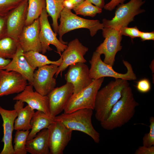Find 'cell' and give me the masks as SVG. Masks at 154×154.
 <instances>
[{"mask_svg": "<svg viewBox=\"0 0 154 154\" xmlns=\"http://www.w3.org/2000/svg\"><path fill=\"white\" fill-rule=\"evenodd\" d=\"M14 109L17 113V118L14 121V130H27L31 129V120L35 113L34 110L28 105L24 107V102L16 101Z\"/></svg>", "mask_w": 154, "mask_h": 154, "instance_id": "obj_21", "label": "cell"}, {"mask_svg": "<svg viewBox=\"0 0 154 154\" xmlns=\"http://www.w3.org/2000/svg\"><path fill=\"white\" fill-rule=\"evenodd\" d=\"M0 115L3 123V135L1 142L3 147L0 154H14L12 145V134L14 129V121L17 117L15 110H7L0 106Z\"/></svg>", "mask_w": 154, "mask_h": 154, "instance_id": "obj_19", "label": "cell"}, {"mask_svg": "<svg viewBox=\"0 0 154 154\" xmlns=\"http://www.w3.org/2000/svg\"><path fill=\"white\" fill-rule=\"evenodd\" d=\"M65 0H46V9L49 16L51 17L52 26L54 32L57 35L58 24V19L60 17L62 11L64 8Z\"/></svg>", "mask_w": 154, "mask_h": 154, "instance_id": "obj_25", "label": "cell"}, {"mask_svg": "<svg viewBox=\"0 0 154 154\" xmlns=\"http://www.w3.org/2000/svg\"><path fill=\"white\" fill-rule=\"evenodd\" d=\"M50 154H62L71 140L72 131L55 120L48 128Z\"/></svg>", "mask_w": 154, "mask_h": 154, "instance_id": "obj_10", "label": "cell"}, {"mask_svg": "<svg viewBox=\"0 0 154 154\" xmlns=\"http://www.w3.org/2000/svg\"><path fill=\"white\" fill-rule=\"evenodd\" d=\"M26 149L31 154H50L48 129L42 130L33 138L27 140Z\"/></svg>", "mask_w": 154, "mask_h": 154, "instance_id": "obj_22", "label": "cell"}, {"mask_svg": "<svg viewBox=\"0 0 154 154\" xmlns=\"http://www.w3.org/2000/svg\"><path fill=\"white\" fill-rule=\"evenodd\" d=\"M104 77L94 79L88 86L78 93L72 94L64 110V113L78 110L89 108L94 110L96 96L104 81Z\"/></svg>", "mask_w": 154, "mask_h": 154, "instance_id": "obj_7", "label": "cell"}, {"mask_svg": "<svg viewBox=\"0 0 154 154\" xmlns=\"http://www.w3.org/2000/svg\"><path fill=\"white\" fill-rule=\"evenodd\" d=\"M60 23L58 27V33L59 40L63 44H66L68 42L64 41L62 37L65 34L72 30L80 28L89 29L91 36L93 37L99 30L104 27L103 23L99 20H89L80 17L73 13L71 10L64 7L60 15Z\"/></svg>", "mask_w": 154, "mask_h": 154, "instance_id": "obj_4", "label": "cell"}, {"mask_svg": "<svg viewBox=\"0 0 154 154\" xmlns=\"http://www.w3.org/2000/svg\"><path fill=\"white\" fill-rule=\"evenodd\" d=\"M85 0H65L64 3V7L73 9Z\"/></svg>", "mask_w": 154, "mask_h": 154, "instance_id": "obj_37", "label": "cell"}, {"mask_svg": "<svg viewBox=\"0 0 154 154\" xmlns=\"http://www.w3.org/2000/svg\"><path fill=\"white\" fill-rule=\"evenodd\" d=\"M136 87L139 92L143 93L149 92L151 88V83L147 78L142 79L138 81Z\"/></svg>", "mask_w": 154, "mask_h": 154, "instance_id": "obj_33", "label": "cell"}, {"mask_svg": "<svg viewBox=\"0 0 154 154\" xmlns=\"http://www.w3.org/2000/svg\"><path fill=\"white\" fill-rule=\"evenodd\" d=\"M100 55L95 51L93 53L91 60H89L91 65L89 69L90 74L93 79L107 77L127 80H135L137 79L136 76L133 72L132 66L128 62L123 60V63L127 68V72L125 74L120 73L116 72L112 66L102 61Z\"/></svg>", "mask_w": 154, "mask_h": 154, "instance_id": "obj_5", "label": "cell"}, {"mask_svg": "<svg viewBox=\"0 0 154 154\" xmlns=\"http://www.w3.org/2000/svg\"><path fill=\"white\" fill-rule=\"evenodd\" d=\"M121 35L128 36L131 38L140 37L141 31L136 26L133 27H128L122 28L120 29Z\"/></svg>", "mask_w": 154, "mask_h": 154, "instance_id": "obj_32", "label": "cell"}, {"mask_svg": "<svg viewBox=\"0 0 154 154\" xmlns=\"http://www.w3.org/2000/svg\"><path fill=\"white\" fill-rule=\"evenodd\" d=\"M88 50V48L83 45L78 38L70 41L62 54L60 55L62 60L55 74L56 77L60 73L62 76V72L70 65L77 63L86 62L84 56Z\"/></svg>", "mask_w": 154, "mask_h": 154, "instance_id": "obj_13", "label": "cell"}, {"mask_svg": "<svg viewBox=\"0 0 154 154\" xmlns=\"http://www.w3.org/2000/svg\"><path fill=\"white\" fill-rule=\"evenodd\" d=\"M24 52L19 44L17 52L10 62L6 66L0 69L9 71H14L21 74L32 85L35 69L28 63L24 55Z\"/></svg>", "mask_w": 154, "mask_h": 154, "instance_id": "obj_20", "label": "cell"}, {"mask_svg": "<svg viewBox=\"0 0 154 154\" xmlns=\"http://www.w3.org/2000/svg\"><path fill=\"white\" fill-rule=\"evenodd\" d=\"M145 3L143 0H130L125 4H119L116 9L114 16L111 20H102L104 27L119 30L127 27L133 21L135 16L144 12L145 10L141 9V7Z\"/></svg>", "mask_w": 154, "mask_h": 154, "instance_id": "obj_6", "label": "cell"}, {"mask_svg": "<svg viewBox=\"0 0 154 154\" xmlns=\"http://www.w3.org/2000/svg\"><path fill=\"white\" fill-rule=\"evenodd\" d=\"M9 59H5L0 57V69L7 66L11 61Z\"/></svg>", "mask_w": 154, "mask_h": 154, "instance_id": "obj_40", "label": "cell"}, {"mask_svg": "<svg viewBox=\"0 0 154 154\" xmlns=\"http://www.w3.org/2000/svg\"><path fill=\"white\" fill-rule=\"evenodd\" d=\"M102 30V36L105 39L95 51L101 55L104 54L103 62L113 66L116 53L122 48L121 43L122 35L120 30L111 27H104Z\"/></svg>", "mask_w": 154, "mask_h": 154, "instance_id": "obj_8", "label": "cell"}, {"mask_svg": "<svg viewBox=\"0 0 154 154\" xmlns=\"http://www.w3.org/2000/svg\"><path fill=\"white\" fill-rule=\"evenodd\" d=\"M40 30L39 18L35 20L31 24L24 26L18 40L24 52L30 51L41 52L39 37Z\"/></svg>", "mask_w": 154, "mask_h": 154, "instance_id": "obj_17", "label": "cell"}, {"mask_svg": "<svg viewBox=\"0 0 154 154\" xmlns=\"http://www.w3.org/2000/svg\"><path fill=\"white\" fill-rule=\"evenodd\" d=\"M19 43L18 41L9 37L0 40V57L12 58L15 54Z\"/></svg>", "mask_w": 154, "mask_h": 154, "instance_id": "obj_27", "label": "cell"}, {"mask_svg": "<svg viewBox=\"0 0 154 154\" xmlns=\"http://www.w3.org/2000/svg\"><path fill=\"white\" fill-rule=\"evenodd\" d=\"M95 6L102 9L105 5L104 0H87Z\"/></svg>", "mask_w": 154, "mask_h": 154, "instance_id": "obj_39", "label": "cell"}, {"mask_svg": "<svg viewBox=\"0 0 154 154\" xmlns=\"http://www.w3.org/2000/svg\"><path fill=\"white\" fill-rule=\"evenodd\" d=\"M139 37L142 41L154 40V32H144L141 31Z\"/></svg>", "mask_w": 154, "mask_h": 154, "instance_id": "obj_38", "label": "cell"}, {"mask_svg": "<svg viewBox=\"0 0 154 154\" xmlns=\"http://www.w3.org/2000/svg\"><path fill=\"white\" fill-rule=\"evenodd\" d=\"M149 132L146 133L143 139V146L150 147L154 146V117L153 116L149 118Z\"/></svg>", "mask_w": 154, "mask_h": 154, "instance_id": "obj_31", "label": "cell"}, {"mask_svg": "<svg viewBox=\"0 0 154 154\" xmlns=\"http://www.w3.org/2000/svg\"><path fill=\"white\" fill-rule=\"evenodd\" d=\"M135 154H154V146L146 147L143 146H140L134 153Z\"/></svg>", "mask_w": 154, "mask_h": 154, "instance_id": "obj_34", "label": "cell"}, {"mask_svg": "<svg viewBox=\"0 0 154 154\" xmlns=\"http://www.w3.org/2000/svg\"><path fill=\"white\" fill-rule=\"evenodd\" d=\"M24 0H0V17H5Z\"/></svg>", "mask_w": 154, "mask_h": 154, "instance_id": "obj_30", "label": "cell"}, {"mask_svg": "<svg viewBox=\"0 0 154 154\" xmlns=\"http://www.w3.org/2000/svg\"><path fill=\"white\" fill-rule=\"evenodd\" d=\"M67 82L72 83L74 86L73 94H76L88 86L93 80L90 74L89 69L84 63H77L69 66L65 74Z\"/></svg>", "mask_w": 154, "mask_h": 154, "instance_id": "obj_14", "label": "cell"}, {"mask_svg": "<svg viewBox=\"0 0 154 154\" xmlns=\"http://www.w3.org/2000/svg\"><path fill=\"white\" fill-rule=\"evenodd\" d=\"M73 9L76 15L92 17H94L97 14H100L102 11V9L93 5L87 0H85Z\"/></svg>", "mask_w": 154, "mask_h": 154, "instance_id": "obj_29", "label": "cell"}, {"mask_svg": "<svg viewBox=\"0 0 154 154\" xmlns=\"http://www.w3.org/2000/svg\"><path fill=\"white\" fill-rule=\"evenodd\" d=\"M59 66L55 64L47 65L38 68L34 71L32 86L36 91L46 96L55 88L56 81L54 76Z\"/></svg>", "mask_w": 154, "mask_h": 154, "instance_id": "obj_11", "label": "cell"}, {"mask_svg": "<svg viewBox=\"0 0 154 154\" xmlns=\"http://www.w3.org/2000/svg\"><path fill=\"white\" fill-rule=\"evenodd\" d=\"M7 37L6 16L0 17V40Z\"/></svg>", "mask_w": 154, "mask_h": 154, "instance_id": "obj_35", "label": "cell"}, {"mask_svg": "<svg viewBox=\"0 0 154 154\" xmlns=\"http://www.w3.org/2000/svg\"><path fill=\"white\" fill-rule=\"evenodd\" d=\"M28 7V1L24 0L6 16L7 37L18 41L25 26Z\"/></svg>", "mask_w": 154, "mask_h": 154, "instance_id": "obj_12", "label": "cell"}, {"mask_svg": "<svg viewBox=\"0 0 154 154\" xmlns=\"http://www.w3.org/2000/svg\"><path fill=\"white\" fill-rule=\"evenodd\" d=\"M93 110L82 109L56 116L54 119L61 122L66 128L73 131L83 132L90 136L96 143L100 141V134L92 123Z\"/></svg>", "mask_w": 154, "mask_h": 154, "instance_id": "obj_3", "label": "cell"}, {"mask_svg": "<svg viewBox=\"0 0 154 154\" xmlns=\"http://www.w3.org/2000/svg\"><path fill=\"white\" fill-rule=\"evenodd\" d=\"M28 7L25 26L31 24L38 18L42 10L46 7V0H28Z\"/></svg>", "mask_w": 154, "mask_h": 154, "instance_id": "obj_26", "label": "cell"}, {"mask_svg": "<svg viewBox=\"0 0 154 154\" xmlns=\"http://www.w3.org/2000/svg\"><path fill=\"white\" fill-rule=\"evenodd\" d=\"M29 84L24 90L13 98V100H20L27 103L31 108L43 112L50 116L49 102L47 95L43 96L36 91Z\"/></svg>", "mask_w": 154, "mask_h": 154, "instance_id": "obj_18", "label": "cell"}, {"mask_svg": "<svg viewBox=\"0 0 154 154\" xmlns=\"http://www.w3.org/2000/svg\"><path fill=\"white\" fill-rule=\"evenodd\" d=\"M74 91L73 84L66 82L60 87L55 88L47 95L51 117L54 118L64 110Z\"/></svg>", "mask_w": 154, "mask_h": 154, "instance_id": "obj_15", "label": "cell"}, {"mask_svg": "<svg viewBox=\"0 0 154 154\" xmlns=\"http://www.w3.org/2000/svg\"><path fill=\"white\" fill-rule=\"evenodd\" d=\"M30 130L16 131L14 138V154H26V145Z\"/></svg>", "mask_w": 154, "mask_h": 154, "instance_id": "obj_28", "label": "cell"}, {"mask_svg": "<svg viewBox=\"0 0 154 154\" xmlns=\"http://www.w3.org/2000/svg\"><path fill=\"white\" fill-rule=\"evenodd\" d=\"M24 55L27 61L34 69L43 66L50 64H55L60 66L62 61V58L60 56V58L55 61L49 60L46 56L40 52L30 51L24 52Z\"/></svg>", "mask_w": 154, "mask_h": 154, "instance_id": "obj_24", "label": "cell"}, {"mask_svg": "<svg viewBox=\"0 0 154 154\" xmlns=\"http://www.w3.org/2000/svg\"><path fill=\"white\" fill-rule=\"evenodd\" d=\"M126 0H111L109 3L105 5L104 9L110 11L114 9L119 4L124 3Z\"/></svg>", "mask_w": 154, "mask_h": 154, "instance_id": "obj_36", "label": "cell"}, {"mask_svg": "<svg viewBox=\"0 0 154 154\" xmlns=\"http://www.w3.org/2000/svg\"><path fill=\"white\" fill-rule=\"evenodd\" d=\"M48 16L45 7L42 10L39 17L40 25L39 37L41 52L44 54L47 51L52 50L49 46L52 44L56 47L57 52L60 55L66 48L67 45L62 43L57 38V35L52 31L48 21Z\"/></svg>", "mask_w": 154, "mask_h": 154, "instance_id": "obj_9", "label": "cell"}, {"mask_svg": "<svg viewBox=\"0 0 154 154\" xmlns=\"http://www.w3.org/2000/svg\"><path fill=\"white\" fill-rule=\"evenodd\" d=\"M55 121L54 118L42 112L37 110L31 120V128L28 135L27 140L34 137L42 130L48 128Z\"/></svg>", "mask_w": 154, "mask_h": 154, "instance_id": "obj_23", "label": "cell"}, {"mask_svg": "<svg viewBox=\"0 0 154 154\" xmlns=\"http://www.w3.org/2000/svg\"><path fill=\"white\" fill-rule=\"evenodd\" d=\"M115 79L97 93L94 110L95 117L100 123L107 118L113 107L121 98L123 89L129 85L127 80L119 78Z\"/></svg>", "mask_w": 154, "mask_h": 154, "instance_id": "obj_2", "label": "cell"}, {"mask_svg": "<svg viewBox=\"0 0 154 154\" xmlns=\"http://www.w3.org/2000/svg\"><path fill=\"white\" fill-rule=\"evenodd\" d=\"M139 104L135 100L131 87L128 85L123 89L121 96L113 107L107 118L100 122L104 129L111 130L127 123L134 115Z\"/></svg>", "mask_w": 154, "mask_h": 154, "instance_id": "obj_1", "label": "cell"}, {"mask_svg": "<svg viewBox=\"0 0 154 154\" xmlns=\"http://www.w3.org/2000/svg\"><path fill=\"white\" fill-rule=\"evenodd\" d=\"M27 85V80L19 73L0 69V97L19 93Z\"/></svg>", "mask_w": 154, "mask_h": 154, "instance_id": "obj_16", "label": "cell"}]
</instances>
